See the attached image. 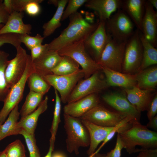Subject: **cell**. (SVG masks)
<instances>
[{
    "label": "cell",
    "mask_w": 157,
    "mask_h": 157,
    "mask_svg": "<svg viewBox=\"0 0 157 157\" xmlns=\"http://www.w3.org/2000/svg\"><path fill=\"white\" fill-rule=\"evenodd\" d=\"M117 133L123 148L129 154L140 151L137 146L141 147L142 149L157 148V133L149 129L140 121H130L121 128Z\"/></svg>",
    "instance_id": "6da1fadb"
},
{
    "label": "cell",
    "mask_w": 157,
    "mask_h": 157,
    "mask_svg": "<svg viewBox=\"0 0 157 157\" xmlns=\"http://www.w3.org/2000/svg\"><path fill=\"white\" fill-rule=\"evenodd\" d=\"M67 26L57 38L47 44V49L56 51L75 42L84 41L96 29L99 22L90 23L77 12L69 17Z\"/></svg>",
    "instance_id": "7a4b0ae2"
},
{
    "label": "cell",
    "mask_w": 157,
    "mask_h": 157,
    "mask_svg": "<svg viewBox=\"0 0 157 157\" xmlns=\"http://www.w3.org/2000/svg\"><path fill=\"white\" fill-rule=\"evenodd\" d=\"M64 127L67 137L66 147L70 153L79 154L81 147L89 146L90 138L88 132L80 118L73 117L64 113Z\"/></svg>",
    "instance_id": "3957f363"
},
{
    "label": "cell",
    "mask_w": 157,
    "mask_h": 157,
    "mask_svg": "<svg viewBox=\"0 0 157 157\" xmlns=\"http://www.w3.org/2000/svg\"><path fill=\"white\" fill-rule=\"evenodd\" d=\"M135 25L127 14L118 9L105 21L107 33L119 42H126L133 34Z\"/></svg>",
    "instance_id": "277c9868"
},
{
    "label": "cell",
    "mask_w": 157,
    "mask_h": 157,
    "mask_svg": "<svg viewBox=\"0 0 157 157\" xmlns=\"http://www.w3.org/2000/svg\"><path fill=\"white\" fill-rule=\"evenodd\" d=\"M35 72L30 55L28 54L25 70L22 76L10 89L4 101V105L0 111V123L2 125L11 110L22 99L26 83L28 77Z\"/></svg>",
    "instance_id": "5b68a950"
},
{
    "label": "cell",
    "mask_w": 157,
    "mask_h": 157,
    "mask_svg": "<svg viewBox=\"0 0 157 157\" xmlns=\"http://www.w3.org/2000/svg\"><path fill=\"white\" fill-rule=\"evenodd\" d=\"M83 41L75 42L64 47L57 52L61 56L71 57L81 66L85 79L96 72L101 70V68L86 51Z\"/></svg>",
    "instance_id": "8992f818"
},
{
    "label": "cell",
    "mask_w": 157,
    "mask_h": 157,
    "mask_svg": "<svg viewBox=\"0 0 157 157\" xmlns=\"http://www.w3.org/2000/svg\"><path fill=\"white\" fill-rule=\"evenodd\" d=\"M140 33V31L136 29L126 42L122 63V73L134 74L139 70L143 52Z\"/></svg>",
    "instance_id": "52a82bcc"
},
{
    "label": "cell",
    "mask_w": 157,
    "mask_h": 157,
    "mask_svg": "<svg viewBox=\"0 0 157 157\" xmlns=\"http://www.w3.org/2000/svg\"><path fill=\"white\" fill-rule=\"evenodd\" d=\"M108 35L107 43L97 63L101 68L122 72L126 42H118Z\"/></svg>",
    "instance_id": "ba28073f"
},
{
    "label": "cell",
    "mask_w": 157,
    "mask_h": 157,
    "mask_svg": "<svg viewBox=\"0 0 157 157\" xmlns=\"http://www.w3.org/2000/svg\"><path fill=\"white\" fill-rule=\"evenodd\" d=\"M100 71L96 72L87 78L80 81L69 95L67 103L75 101L91 94H97L109 87Z\"/></svg>",
    "instance_id": "9c48e42d"
},
{
    "label": "cell",
    "mask_w": 157,
    "mask_h": 157,
    "mask_svg": "<svg viewBox=\"0 0 157 157\" xmlns=\"http://www.w3.org/2000/svg\"><path fill=\"white\" fill-rule=\"evenodd\" d=\"M82 69L70 74L57 75L49 74L42 77L45 80L58 92L63 103H67V99L78 83L84 77Z\"/></svg>",
    "instance_id": "30bf717a"
},
{
    "label": "cell",
    "mask_w": 157,
    "mask_h": 157,
    "mask_svg": "<svg viewBox=\"0 0 157 157\" xmlns=\"http://www.w3.org/2000/svg\"><path fill=\"white\" fill-rule=\"evenodd\" d=\"M127 115L117 111L110 110L99 104L80 118L95 124L106 127H114Z\"/></svg>",
    "instance_id": "8fae6325"
},
{
    "label": "cell",
    "mask_w": 157,
    "mask_h": 157,
    "mask_svg": "<svg viewBox=\"0 0 157 157\" xmlns=\"http://www.w3.org/2000/svg\"><path fill=\"white\" fill-rule=\"evenodd\" d=\"M15 57L9 60L5 72L6 82L10 88L17 82L23 75L26 68L28 54L21 46L16 49Z\"/></svg>",
    "instance_id": "7c38bea8"
},
{
    "label": "cell",
    "mask_w": 157,
    "mask_h": 157,
    "mask_svg": "<svg viewBox=\"0 0 157 157\" xmlns=\"http://www.w3.org/2000/svg\"><path fill=\"white\" fill-rule=\"evenodd\" d=\"M108 38L105 22L99 21L95 30L83 41L86 50L93 56V59L97 62L107 43Z\"/></svg>",
    "instance_id": "4fadbf2b"
},
{
    "label": "cell",
    "mask_w": 157,
    "mask_h": 157,
    "mask_svg": "<svg viewBox=\"0 0 157 157\" xmlns=\"http://www.w3.org/2000/svg\"><path fill=\"white\" fill-rule=\"evenodd\" d=\"M142 33L155 47H157V13L148 1H146L142 22Z\"/></svg>",
    "instance_id": "5bb4252c"
},
{
    "label": "cell",
    "mask_w": 157,
    "mask_h": 157,
    "mask_svg": "<svg viewBox=\"0 0 157 157\" xmlns=\"http://www.w3.org/2000/svg\"><path fill=\"white\" fill-rule=\"evenodd\" d=\"M99 98L97 94H91L75 101L67 103L63 108L64 114L80 118L99 105Z\"/></svg>",
    "instance_id": "9a60e30c"
},
{
    "label": "cell",
    "mask_w": 157,
    "mask_h": 157,
    "mask_svg": "<svg viewBox=\"0 0 157 157\" xmlns=\"http://www.w3.org/2000/svg\"><path fill=\"white\" fill-rule=\"evenodd\" d=\"M62 58L58 52L47 49L38 58L32 61L35 72L42 77L52 74V70L59 64Z\"/></svg>",
    "instance_id": "2e32d148"
},
{
    "label": "cell",
    "mask_w": 157,
    "mask_h": 157,
    "mask_svg": "<svg viewBox=\"0 0 157 157\" xmlns=\"http://www.w3.org/2000/svg\"><path fill=\"white\" fill-rule=\"evenodd\" d=\"M103 100L117 111L131 116L140 121V113L130 103L126 97L117 92L104 95Z\"/></svg>",
    "instance_id": "e0dca14e"
},
{
    "label": "cell",
    "mask_w": 157,
    "mask_h": 157,
    "mask_svg": "<svg viewBox=\"0 0 157 157\" xmlns=\"http://www.w3.org/2000/svg\"><path fill=\"white\" fill-rule=\"evenodd\" d=\"M122 1L121 0H88L85 6L97 13L99 21L105 22L121 8Z\"/></svg>",
    "instance_id": "ac0fdd59"
},
{
    "label": "cell",
    "mask_w": 157,
    "mask_h": 157,
    "mask_svg": "<svg viewBox=\"0 0 157 157\" xmlns=\"http://www.w3.org/2000/svg\"><path fill=\"white\" fill-rule=\"evenodd\" d=\"M124 90L127 99L139 112L147 110L154 97V90H142L136 86Z\"/></svg>",
    "instance_id": "d6986e66"
},
{
    "label": "cell",
    "mask_w": 157,
    "mask_h": 157,
    "mask_svg": "<svg viewBox=\"0 0 157 157\" xmlns=\"http://www.w3.org/2000/svg\"><path fill=\"white\" fill-rule=\"evenodd\" d=\"M81 120L87 129L89 135L90 144L87 153L90 156L95 152L99 144L105 140L114 126H101L87 121Z\"/></svg>",
    "instance_id": "ffe728a7"
},
{
    "label": "cell",
    "mask_w": 157,
    "mask_h": 157,
    "mask_svg": "<svg viewBox=\"0 0 157 157\" xmlns=\"http://www.w3.org/2000/svg\"><path fill=\"white\" fill-rule=\"evenodd\" d=\"M23 12L14 11L10 14L6 23L0 29V34L13 33L18 34L31 33L32 26L30 24H24Z\"/></svg>",
    "instance_id": "44dd1931"
},
{
    "label": "cell",
    "mask_w": 157,
    "mask_h": 157,
    "mask_svg": "<svg viewBox=\"0 0 157 157\" xmlns=\"http://www.w3.org/2000/svg\"><path fill=\"white\" fill-rule=\"evenodd\" d=\"M106 82L109 86H118L124 89H131L136 86L135 74H125L107 68H101Z\"/></svg>",
    "instance_id": "7402d4cb"
},
{
    "label": "cell",
    "mask_w": 157,
    "mask_h": 157,
    "mask_svg": "<svg viewBox=\"0 0 157 157\" xmlns=\"http://www.w3.org/2000/svg\"><path fill=\"white\" fill-rule=\"evenodd\" d=\"M145 1L144 0H123L121 8L129 17L137 29L141 32Z\"/></svg>",
    "instance_id": "603a6c76"
},
{
    "label": "cell",
    "mask_w": 157,
    "mask_h": 157,
    "mask_svg": "<svg viewBox=\"0 0 157 157\" xmlns=\"http://www.w3.org/2000/svg\"><path fill=\"white\" fill-rule=\"evenodd\" d=\"M48 100V97L46 96L36 109L30 114L21 117L18 122L17 126L28 133L34 135L38 118L41 114L47 109Z\"/></svg>",
    "instance_id": "cb8c5ba5"
},
{
    "label": "cell",
    "mask_w": 157,
    "mask_h": 157,
    "mask_svg": "<svg viewBox=\"0 0 157 157\" xmlns=\"http://www.w3.org/2000/svg\"><path fill=\"white\" fill-rule=\"evenodd\" d=\"M136 86L143 90H154L157 85V67L154 65L135 74Z\"/></svg>",
    "instance_id": "d4e9b609"
},
{
    "label": "cell",
    "mask_w": 157,
    "mask_h": 157,
    "mask_svg": "<svg viewBox=\"0 0 157 157\" xmlns=\"http://www.w3.org/2000/svg\"><path fill=\"white\" fill-rule=\"evenodd\" d=\"M18 109V105H17L11 110L8 118L1 126L0 141L8 136L19 134L21 129L17 126L18 120L20 115Z\"/></svg>",
    "instance_id": "484cf974"
},
{
    "label": "cell",
    "mask_w": 157,
    "mask_h": 157,
    "mask_svg": "<svg viewBox=\"0 0 157 157\" xmlns=\"http://www.w3.org/2000/svg\"><path fill=\"white\" fill-rule=\"evenodd\" d=\"M140 36L143 46V52L142 62L139 71L157 64V49L148 41L140 31Z\"/></svg>",
    "instance_id": "4316f807"
},
{
    "label": "cell",
    "mask_w": 157,
    "mask_h": 157,
    "mask_svg": "<svg viewBox=\"0 0 157 157\" xmlns=\"http://www.w3.org/2000/svg\"><path fill=\"white\" fill-rule=\"evenodd\" d=\"M68 0H58L57 8L51 19L44 23L42 26L43 37L46 38L53 34L61 25L62 16L64 8L68 2Z\"/></svg>",
    "instance_id": "83f0119b"
},
{
    "label": "cell",
    "mask_w": 157,
    "mask_h": 157,
    "mask_svg": "<svg viewBox=\"0 0 157 157\" xmlns=\"http://www.w3.org/2000/svg\"><path fill=\"white\" fill-rule=\"evenodd\" d=\"M79 65L73 58L67 56H62V59L51 71L52 74L65 75L73 74L79 70Z\"/></svg>",
    "instance_id": "f1b7e54d"
},
{
    "label": "cell",
    "mask_w": 157,
    "mask_h": 157,
    "mask_svg": "<svg viewBox=\"0 0 157 157\" xmlns=\"http://www.w3.org/2000/svg\"><path fill=\"white\" fill-rule=\"evenodd\" d=\"M44 94L30 91L19 112L21 117L27 115L34 111L42 102Z\"/></svg>",
    "instance_id": "f546056e"
},
{
    "label": "cell",
    "mask_w": 157,
    "mask_h": 157,
    "mask_svg": "<svg viewBox=\"0 0 157 157\" xmlns=\"http://www.w3.org/2000/svg\"><path fill=\"white\" fill-rule=\"evenodd\" d=\"M9 55L4 51L0 50V102H4L10 89L7 83L5 76Z\"/></svg>",
    "instance_id": "4dcf8cb0"
},
{
    "label": "cell",
    "mask_w": 157,
    "mask_h": 157,
    "mask_svg": "<svg viewBox=\"0 0 157 157\" xmlns=\"http://www.w3.org/2000/svg\"><path fill=\"white\" fill-rule=\"evenodd\" d=\"M27 81L30 91L37 93L45 94L51 87L41 75L35 72L30 74Z\"/></svg>",
    "instance_id": "1f68e13d"
},
{
    "label": "cell",
    "mask_w": 157,
    "mask_h": 157,
    "mask_svg": "<svg viewBox=\"0 0 157 157\" xmlns=\"http://www.w3.org/2000/svg\"><path fill=\"white\" fill-rule=\"evenodd\" d=\"M55 103L53 112V116L51 126L50 129L51 136L50 138L56 139V136L58 126L60 122V114L61 110V101L58 92L54 89Z\"/></svg>",
    "instance_id": "d6a6232c"
},
{
    "label": "cell",
    "mask_w": 157,
    "mask_h": 157,
    "mask_svg": "<svg viewBox=\"0 0 157 157\" xmlns=\"http://www.w3.org/2000/svg\"><path fill=\"white\" fill-rule=\"evenodd\" d=\"M3 150L6 157H26L25 147L19 139L8 144Z\"/></svg>",
    "instance_id": "836d02e7"
},
{
    "label": "cell",
    "mask_w": 157,
    "mask_h": 157,
    "mask_svg": "<svg viewBox=\"0 0 157 157\" xmlns=\"http://www.w3.org/2000/svg\"><path fill=\"white\" fill-rule=\"evenodd\" d=\"M19 134L22 135L25 139L30 157H40V151L36 145L35 135L28 133L22 129H21Z\"/></svg>",
    "instance_id": "e575fe53"
},
{
    "label": "cell",
    "mask_w": 157,
    "mask_h": 157,
    "mask_svg": "<svg viewBox=\"0 0 157 157\" xmlns=\"http://www.w3.org/2000/svg\"><path fill=\"white\" fill-rule=\"evenodd\" d=\"M19 38L21 43H23L28 49L30 50L36 45L42 44L44 38L38 33L34 36L26 34H19Z\"/></svg>",
    "instance_id": "d590c367"
},
{
    "label": "cell",
    "mask_w": 157,
    "mask_h": 157,
    "mask_svg": "<svg viewBox=\"0 0 157 157\" xmlns=\"http://www.w3.org/2000/svg\"><path fill=\"white\" fill-rule=\"evenodd\" d=\"M87 1L88 0H68L67 6L63 12L61 21L65 20L76 12L78 9Z\"/></svg>",
    "instance_id": "8d00e7d4"
},
{
    "label": "cell",
    "mask_w": 157,
    "mask_h": 157,
    "mask_svg": "<svg viewBox=\"0 0 157 157\" xmlns=\"http://www.w3.org/2000/svg\"><path fill=\"white\" fill-rule=\"evenodd\" d=\"M137 119L134 117L129 115L127 116L121 121L118 124L114 127L112 131L109 133L105 140L103 141L102 144L96 150L95 152L96 153H99L100 149L103 147L113 137L116 133H117L118 130L122 127L127 124L128 122L133 120Z\"/></svg>",
    "instance_id": "74e56055"
},
{
    "label": "cell",
    "mask_w": 157,
    "mask_h": 157,
    "mask_svg": "<svg viewBox=\"0 0 157 157\" xmlns=\"http://www.w3.org/2000/svg\"><path fill=\"white\" fill-rule=\"evenodd\" d=\"M6 43L11 44L16 49L21 46L19 34L13 33L0 34V47Z\"/></svg>",
    "instance_id": "f35d334b"
},
{
    "label": "cell",
    "mask_w": 157,
    "mask_h": 157,
    "mask_svg": "<svg viewBox=\"0 0 157 157\" xmlns=\"http://www.w3.org/2000/svg\"><path fill=\"white\" fill-rule=\"evenodd\" d=\"M43 1V0H30L26 6L24 11L30 16L38 15L41 11L40 4Z\"/></svg>",
    "instance_id": "ab89813d"
},
{
    "label": "cell",
    "mask_w": 157,
    "mask_h": 157,
    "mask_svg": "<svg viewBox=\"0 0 157 157\" xmlns=\"http://www.w3.org/2000/svg\"><path fill=\"white\" fill-rule=\"evenodd\" d=\"M121 140L117 134L116 143L113 149L106 154V157H121L122 150L123 148Z\"/></svg>",
    "instance_id": "60d3db41"
},
{
    "label": "cell",
    "mask_w": 157,
    "mask_h": 157,
    "mask_svg": "<svg viewBox=\"0 0 157 157\" xmlns=\"http://www.w3.org/2000/svg\"><path fill=\"white\" fill-rule=\"evenodd\" d=\"M30 0H11L12 13L14 11L23 12Z\"/></svg>",
    "instance_id": "b9f144b4"
},
{
    "label": "cell",
    "mask_w": 157,
    "mask_h": 157,
    "mask_svg": "<svg viewBox=\"0 0 157 157\" xmlns=\"http://www.w3.org/2000/svg\"><path fill=\"white\" fill-rule=\"evenodd\" d=\"M47 44H38L31 49V57L32 61L38 58L44 51L47 49Z\"/></svg>",
    "instance_id": "7bdbcfd3"
},
{
    "label": "cell",
    "mask_w": 157,
    "mask_h": 157,
    "mask_svg": "<svg viewBox=\"0 0 157 157\" xmlns=\"http://www.w3.org/2000/svg\"><path fill=\"white\" fill-rule=\"evenodd\" d=\"M147 115L149 120L156 115L157 113V95L155 94L148 109Z\"/></svg>",
    "instance_id": "ee69618b"
},
{
    "label": "cell",
    "mask_w": 157,
    "mask_h": 157,
    "mask_svg": "<svg viewBox=\"0 0 157 157\" xmlns=\"http://www.w3.org/2000/svg\"><path fill=\"white\" fill-rule=\"evenodd\" d=\"M3 1L0 0V24H5L7 22L10 14L6 10Z\"/></svg>",
    "instance_id": "f6af8a7d"
},
{
    "label": "cell",
    "mask_w": 157,
    "mask_h": 157,
    "mask_svg": "<svg viewBox=\"0 0 157 157\" xmlns=\"http://www.w3.org/2000/svg\"><path fill=\"white\" fill-rule=\"evenodd\" d=\"M137 157H157V149H142Z\"/></svg>",
    "instance_id": "bcb514c9"
},
{
    "label": "cell",
    "mask_w": 157,
    "mask_h": 157,
    "mask_svg": "<svg viewBox=\"0 0 157 157\" xmlns=\"http://www.w3.org/2000/svg\"><path fill=\"white\" fill-rule=\"evenodd\" d=\"M146 126L148 128H151L155 130L157 129V115L151 119L149 120V121L147 124Z\"/></svg>",
    "instance_id": "7dc6e473"
},
{
    "label": "cell",
    "mask_w": 157,
    "mask_h": 157,
    "mask_svg": "<svg viewBox=\"0 0 157 157\" xmlns=\"http://www.w3.org/2000/svg\"><path fill=\"white\" fill-rule=\"evenodd\" d=\"M55 139L50 138V140L49 147L47 154L44 157H51L53 151L54 143Z\"/></svg>",
    "instance_id": "c3c4849f"
},
{
    "label": "cell",
    "mask_w": 157,
    "mask_h": 157,
    "mask_svg": "<svg viewBox=\"0 0 157 157\" xmlns=\"http://www.w3.org/2000/svg\"><path fill=\"white\" fill-rule=\"evenodd\" d=\"M51 157H66V156L61 152H56L52 154Z\"/></svg>",
    "instance_id": "681fc988"
},
{
    "label": "cell",
    "mask_w": 157,
    "mask_h": 157,
    "mask_svg": "<svg viewBox=\"0 0 157 157\" xmlns=\"http://www.w3.org/2000/svg\"><path fill=\"white\" fill-rule=\"evenodd\" d=\"M151 5L154 8H155L156 10H157V0H148Z\"/></svg>",
    "instance_id": "f907efd6"
},
{
    "label": "cell",
    "mask_w": 157,
    "mask_h": 157,
    "mask_svg": "<svg viewBox=\"0 0 157 157\" xmlns=\"http://www.w3.org/2000/svg\"><path fill=\"white\" fill-rule=\"evenodd\" d=\"M58 0H49L48 1V3L50 4H52L56 6H58Z\"/></svg>",
    "instance_id": "816d5d0a"
},
{
    "label": "cell",
    "mask_w": 157,
    "mask_h": 157,
    "mask_svg": "<svg viewBox=\"0 0 157 157\" xmlns=\"http://www.w3.org/2000/svg\"><path fill=\"white\" fill-rule=\"evenodd\" d=\"M96 157H106V154L99 153L96 154Z\"/></svg>",
    "instance_id": "f5cc1de1"
},
{
    "label": "cell",
    "mask_w": 157,
    "mask_h": 157,
    "mask_svg": "<svg viewBox=\"0 0 157 157\" xmlns=\"http://www.w3.org/2000/svg\"><path fill=\"white\" fill-rule=\"evenodd\" d=\"M0 157H6L4 150L0 152Z\"/></svg>",
    "instance_id": "db71d44e"
},
{
    "label": "cell",
    "mask_w": 157,
    "mask_h": 157,
    "mask_svg": "<svg viewBox=\"0 0 157 157\" xmlns=\"http://www.w3.org/2000/svg\"><path fill=\"white\" fill-rule=\"evenodd\" d=\"M96 154V153L95 152L93 154H92L90 155L89 156V157H93V156L95 155V154Z\"/></svg>",
    "instance_id": "11a10c76"
},
{
    "label": "cell",
    "mask_w": 157,
    "mask_h": 157,
    "mask_svg": "<svg viewBox=\"0 0 157 157\" xmlns=\"http://www.w3.org/2000/svg\"><path fill=\"white\" fill-rule=\"evenodd\" d=\"M4 25L3 24H0V29Z\"/></svg>",
    "instance_id": "9f6ffc18"
},
{
    "label": "cell",
    "mask_w": 157,
    "mask_h": 157,
    "mask_svg": "<svg viewBox=\"0 0 157 157\" xmlns=\"http://www.w3.org/2000/svg\"><path fill=\"white\" fill-rule=\"evenodd\" d=\"M95 154L93 157H96Z\"/></svg>",
    "instance_id": "6f0895ef"
},
{
    "label": "cell",
    "mask_w": 157,
    "mask_h": 157,
    "mask_svg": "<svg viewBox=\"0 0 157 157\" xmlns=\"http://www.w3.org/2000/svg\"><path fill=\"white\" fill-rule=\"evenodd\" d=\"M1 124H0V127H1Z\"/></svg>",
    "instance_id": "680465c9"
}]
</instances>
